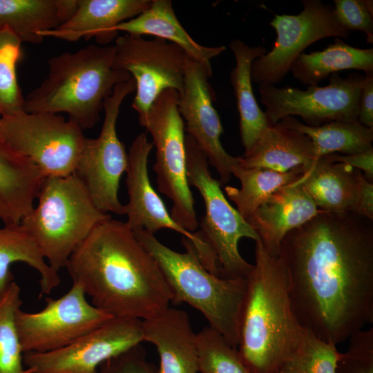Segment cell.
<instances>
[{
    "mask_svg": "<svg viewBox=\"0 0 373 373\" xmlns=\"http://www.w3.org/2000/svg\"><path fill=\"white\" fill-rule=\"evenodd\" d=\"M279 122L300 131L311 140L316 160L332 153L354 154L372 148L373 128L364 126L358 120L332 121L310 126L287 116Z\"/></svg>",
    "mask_w": 373,
    "mask_h": 373,
    "instance_id": "f1b7e54d",
    "label": "cell"
},
{
    "mask_svg": "<svg viewBox=\"0 0 373 373\" xmlns=\"http://www.w3.org/2000/svg\"><path fill=\"white\" fill-rule=\"evenodd\" d=\"M325 157L332 162L347 164L360 170L368 181L373 182V147L354 154L332 153Z\"/></svg>",
    "mask_w": 373,
    "mask_h": 373,
    "instance_id": "74e56055",
    "label": "cell"
},
{
    "mask_svg": "<svg viewBox=\"0 0 373 373\" xmlns=\"http://www.w3.org/2000/svg\"><path fill=\"white\" fill-rule=\"evenodd\" d=\"M365 75L352 74L343 78L337 73L329 76L325 86L278 88L259 84L260 102L269 126L287 116L297 115L310 126L332 121L358 120V102Z\"/></svg>",
    "mask_w": 373,
    "mask_h": 373,
    "instance_id": "8fae6325",
    "label": "cell"
},
{
    "mask_svg": "<svg viewBox=\"0 0 373 373\" xmlns=\"http://www.w3.org/2000/svg\"><path fill=\"white\" fill-rule=\"evenodd\" d=\"M45 178L30 160L0 140V220L19 224L34 207Z\"/></svg>",
    "mask_w": 373,
    "mask_h": 373,
    "instance_id": "44dd1931",
    "label": "cell"
},
{
    "mask_svg": "<svg viewBox=\"0 0 373 373\" xmlns=\"http://www.w3.org/2000/svg\"><path fill=\"white\" fill-rule=\"evenodd\" d=\"M21 289L13 280L0 291V373H27L15 324L21 308Z\"/></svg>",
    "mask_w": 373,
    "mask_h": 373,
    "instance_id": "4dcf8cb0",
    "label": "cell"
},
{
    "mask_svg": "<svg viewBox=\"0 0 373 373\" xmlns=\"http://www.w3.org/2000/svg\"><path fill=\"white\" fill-rule=\"evenodd\" d=\"M77 0H0V26L22 42L39 44L41 32L54 30L74 13Z\"/></svg>",
    "mask_w": 373,
    "mask_h": 373,
    "instance_id": "484cf974",
    "label": "cell"
},
{
    "mask_svg": "<svg viewBox=\"0 0 373 373\" xmlns=\"http://www.w3.org/2000/svg\"><path fill=\"white\" fill-rule=\"evenodd\" d=\"M153 146L146 134L141 133L129 148L126 171L128 202L124 205L126 224L133 232L145 230L154 234L162 229H169L182 234L192 242L204 267L211 274L220 276L217 258L211 248L198 231H189L172 218L151 186L148 160Z\"/></svg>",
    "mask_w": 373,
    "mask_h": 373,
    "instance_id": "2e32d148",
    "label": "cell"
},
{
    "mask_svg": "<svg viewBox=\"0 0 373 373\" xmlns=\"http://www.w3.org/2000/svg\"><path fill=\"white\" fill-rule=\"evenodd\" d=\"M86 139L83 130L61 114L0 116V140L30 160L45 178L75 173Z\"/></svg>",
    "mask_w": 373,
    "mask_h": 373,
    "instance_id": "9c48e42d",
    "label": "cell"
},
{
    "mask_svg": "<svg viewBox=\"0 0 373 373\" xmlns=\"http://www.w3.org/2000/svg\"><path fill=\"white\" fill-rule=\"evenodd\" d=\"M211 76L200 63L188 57L178 111L185 121L187 134L203 151L209 164L218 173L220 184L224 185L231 179L238 157L229 155L221 144L223 128L213 105L215 95L208 81Z\"/></svg>",
    "mask_w": 373,
    "mask_h": 373,
    "instance_id": "e0dca14e",
    "label": "cell"
},
{
    "mask_svg": "<svg viewBox=\"0 0 373 373\" xmlns=\"http://www.w3.org/2000/svg\"><path fill=\"white\" fill-rule=\"evenodd\" d=\"M320 210L298 181L273 194L246 219L265 248L279 256L285 236L309 221Z\"/></svg>",
    "mask_w": 373,
    "mask_h": 373,
    "instance_id": "ffe728a7",
    "label": "cell"
},
{
    "mask_svg": "<svg viewBox=\"0 0 373 373\" xmlns=\"http://www.w3.org/2000/svg\"><path fill=\"white\" fill-rule=\"evenodd\" d=\"M356 169L321 157L298 180L320 211L353 212L357 200Z\"/></svg>",
    "mask_w": 373,
    "mask_h": 373,
    "instance_id": "d4e9b609",
    "label": "cell"
},
{
    "mask_svg": "<svg viewBox=\"0 0 373 373\" xmlns=\"http://www.w3.org/2000/svg\"><path fill=\"white\" fill-rule=\"evenodd\" d=\"M298 15H275L270 26L276 39L272 49L256 59L251 67V82L274 85L289 72L295 59L312 44L327 37L347 39L350 32L338 23L333 6L320 0H303Z\"/></svg>",
    "mask_w": 373,
    "mask_h": 373,
    "instance_id": "5bb4252c",
    "label": "cell"
},
{
    "mask_svg": "<svg viewBox=\"0 0 373 373\" xmlns=\"http://www.w3.org/2000/svg\"><path fill=\"white\" fill-rule=\"evenodd\" d=\"M179 93L163 91L140 122L153 138L158 191L173 202L172 218L182 227L195 232L199 227L195 200L188 182L184 120L178 111Z\"/></svg>",
    "mask_w": 373,
    "mask_h": 373,
    "instance_id": "ba28073f",
    "label": "cell"
},
{
    "mask_svg": "<svg viewBox=\"0 0 373 373\" xmlns=\"http://www.w3.org/2000/svg\"><path fill=\"white\" fill-rule=\"evenodd\" d=\"M37 199V205L23 218L20 224L57 273L66 267L72 254L93 229L112 218L97 208L75 173L46 177Z\"/></svg>",
    "mask_w": 373,
    "mask_h": 373,
    "instance_id": "8992f818",
    "label": "cell"
},
{
    "mask_svg": "<svg viewBox=\"0 0 373 373\" xmlns=\"http://www.w3.org/2000/svg\"><path fill=\"white\" fill-rule=\"evenodd\" d=\"M184 142L188 182L198 190L205 206L198 233L214 252L220 277L246 278L253 265L240 255L238 242L243 238L255 242L260 239L226 199L219 181L211 174L206 155L195 140L187 134Z\"/></svg>",
    "mask_w": 373,
    "mask_h": 373,
    "instance_id": "52a82bcc",
    "label": "cell"
},
{
    "mask_svg": "<svg viewBox=\"0 0 373 373\" xmlns=\"http://www.w3.org/2000/svg\"><path fill=\"white\" fill-rule=\"evenodd\" d=\"M17 262L27 264L39 273L41 295L49 294L59 285V274L50 267L20 223L3 224L0 227V291L14 280L10 266Z\"/></svg>",
    "mask_w": 373,
    "mask_h": 373,
    "instance_id": "83f0119b",
    "label": "cell"
},
{
    "mask_svg": "<svg viewBox=\"0 0 373 373\" xmlns=\"http://www.w3.org/2000/svg\"><path fill=\"white\" fill-rule=\"evenodd\" d=\"M357 200L354 213L373 220V182L368 181L363 173L356 169Z\"/></svg>",
    "mask_w": 373,
    "mask_h": 373,
    "instance_id": "f35d334b",
    "label": "cell"
},
{
    "mask_svg": "<svg viewBox=\"0 0 373 373\" xmlns=\"http://www.w3.org/2000/svg\"><path fill=\"white\" fill-rule=\"evenodd\" d=\"M357 119L364 126L373 128V73L365 75Z\"/></svg>",
    "mask_w": 373,
    "mask_h": 373,
    "instance_id": "ab89813d",
    "label": "cell"
},
{
    "mask_svg": "<svg viewBox=\"0 0 373 373\" xmlns=\"http://www.w3.org/2000/svg\"><path fill=\"white\" fill-rule=\"evenodd\" d=\"M334 12L338 23L347 31L365 33L368 44L373 43V1L334 0Z\"/></svg>",
    "mask_w": 373,
    "mask_h": 373,
    "instance_id": "d590c367",
    "label": "cell"
},
{
    "mask_svg": "<svg viewBox=\"0 0 373 373\" xmlns=\"http://www.w3.org/2000/svg\"><path fill=\"white\" fill-rule=\"evenodd\" d=\"M21 43L8 27L0 26V116L23 111L24 97L16 73L22 55Z\"/></svg>",
    "mask_w": 373,
    "mask_h": 373,
    "instance_id": "1f68e13d",
    "label": "cell"
},
{
    "mask_svg": "<svg viewBox=\"0 0 373 373\" xmlns=\"http://www.w3.org/2000/svg\"><path fill=\"white\" fill-rule=\"evenodd\" d=\"M135 82L116 85L104 102V119L99 136L86 137L75 173L86 187L94 204L103 213L124 215L118 198L122 174L128 166V153L117 134L116 124L123 100L135 91Z\"/></svg>",
    "mask_w": 373,
    "mask_h": 373,
    "instance_id": "30bf717a",
    "label": "cell"
},
{
    "mask_svg": "<svg viewBox=\"0 0 373 373\" xmlns=\"http://www.w3.org/2000/svg\"><path fill=\"white\" fill-rule=\"evenodd\" d=\"M143 341L141 320L112 317L61 349L24 353L23 361L35 373H98L104 361Z\"/></svg>",
    "mask_w": 373,
    "mask_h": 373,
    "instance_id": "9a60e30c",
    "label": "cell"
},
{
    "mask_svg": "<svg viewBox=\"0 0 373 373\" xmlns=\"http://www.w3.org/2000/svg\"><path fill=\"white\" fill-rule=\"evenodd\" d=\"M347 350L340 354L336 373H373V327L350 338Z\"/></svg>",
    "mask_w": 373,
    "mask_h": 373,
    "instance_id": "e575fe53",
    "label": "cell"
},
{
    "mask_svg": "<svg viewBox=\"0 0 373 373\" xmlns=\"http://www.w3.org/2000/svg\"><path fill=\"white\" fill-rule=\"evenodd\" d=\"M65 268L91 304L112 317L142 321L171 303L157 262L126 222L112 218L93 229Z\"/></svg>",
    "mask_w": 373,
    "mask_h": 373,
    "instance_id": "7a4b0ae2",
    "label": "cell"
},
{
    "mask_svg": "<svg viewBox=\"0 0 373 373\" xmlns=\"http://www.w3.org/2000/svg\"><path fill=\"white\" fill-rule=\"evenodd\" d=\"M291 307L318 338L343 343L373 322V220L320 212L283 238Z\"/></svg>",
    "mask_w": 373,
    "mask_h": 373,
    "instance_id": "6da1fadb",
    "label": "cell"
},
{
    "mask_svg": "<svg viewBox=\"0 0 373 373\" xmlns=\"http://www.w3.org/2000/svg\"><path fill=\"white\" fill-rule=\"evenodd\" d=\"M98 373H157V370L146 359V351L141 343L102 363Z\"/></svg>",
    "mask_w": 373,
    "mask_h": 373,
    "instance_id": "8d00e7d4",
    "label": "cell"
},
{
    "mask_svg": "<svg viewBox=\"0 0 373 373\" xmlns=\"http://www.w3.org/2000/svg\"><path fill=\"white\" fill-rule=\"evenodd\" d=\"M115 30L138 36L153 35L170 41L181 48L211 75V59L226 50L224 46L207 47L196 42L178 21L169 0H152L149 8L136 17L119 23Z\"/></svg>",
    "mask_w": 373,
    "mask_h": 373,
    "instance_id": "7402d4cb",
    "label": "cell"
},
{
    "mask_svg": "<svg viewBox=\"0 0 373 373\" xmlns=\"http://www.w3.org/2000/svg\"><path fill=\"white\" fill-rule=\"evenodd\" d=\"M27 373H35L33 370L30 368H28V372Z\"/></svg>",
    "mask_w": 373,
    "mask_h": 373,
    "instance_id": "60d3db41",
    "label": "cell"
},
{
    "mask_svg": "<svg viewBox=\"0 0 373 373\" xmlns=\"http://www.w3.org/2000/svg\"><path fill=\"white\" fill-rule=\"evenodd\" d=\"M238 352L251 373H278L300 343L305 328L293 311L280 256L256 241L255 263L246 277Z\"/></svg>",
    "mask_w": 373,
    "mask_h": 373,
    "instance_id": "3957f363",
    "label": "cell"
},
{
    "mask_svg": "<svg viewBox=\"0 0 373 373\" xmlns=\"http://www.w3.org/2000/svg\"><path fill=\"white\" fill-rule=\"evenodd\" d=\"M197 349L198 372L251 373L236 347L210 326L197 334Z\"/></svg>",
    "mask_w": 373,
    "mask_h": 373,
    "instance_id": "d6a6232c",
    "label": "cell"
},
{
    "mask_svg": "<svg viewBox=\"0 0 373 373\" xmlns=\"http://www.w3.org/2000/svg\"><path fill=\"white\" fill-rule=\"evenodd\" d=\"M229 48L236 59V66L230 73V82L240 116L243 155H246L269 126L265 112L260 108L254 96L251 79L253 61L263 56L267 50L260 46H249L240 39L231 41Z\"/></svg>",
    "mask_w": 373,
    "mask_h": 373,
    "instance_id": "cb8c5ba5",
    "label": "cell"
},
{
    "mask_svg": "<svg viewBox=\"0 0 373 373\" xmlns=\"http://www.w3.org/2000/svg\"><path fill=\"white\" fill-rule=\"evenodd\" d=\"M348 69L373 73V48H356L335 38L334 44L321 51L299 55L289 71L303 84L314 86L330 75Z\"/></svg>",
    "mask_w": 373,
    "mask_h": 373,
    "instance_id": "4316f807",
    "label": "cell"
},
{
    "mask_svg": "<svg viewBox=\"0 0 373 373\" xmlns=\"http://www.w3.org/2000/svg\"><path fill=\"white\" fill-rule=\"evenodd\" d=\"M336 345L305 329L300 343L285 361L281 371L285 373H336L341 354Z\"/></svg>",
    "mask_w": 373,
    "mask_h": 373,
    "instance_id": "836d02e7",
    "label": "cell"
},
{
    "mask_svg": "<svg viewBox=\"0 0 373 373\" xmlns=\"http://www.w3.org/2000/svg\"><path fill=\"white\" fill-rule=\"evenodd\" d=\"M316 160L311 140L279 122L266 129L249 153L238 157V163L242 167L278 172L309 166Z\"/></svg>",
    "mask_w": 373,
    "mask_h": 373,
    "instance_id": "603a6c76",
    "label": "cell"
},
{
    "mask_svg": "<svg viewBox=\"0 0 373 373\" xmlns=\"http://www.w3.org/2000/svg\"><path fill=\"white\" fill-rule=\"evenodd\" d=\"M114 57V45L95 44L52 57L47 77L24 97L23 111L66 113L82 130L93 128L115 86L132 78L113 67Z\"/></svg>",
    "mask_w": 373,
    "mask_h": 373,
    "instance_id": "277c9868",
    "label": "cell"
},
{
    "mask_svg": "<svg viewBox=\"0 0 373 373\" xmlns=\"http://www.w3.org/2000/svg\"><path fill=\"white\" fill-rule=\"evenodd\" d=\"M111 318L87 300L79 285L73 283L61 297L46 298L39 312L19 309L15 324L23 354L43 353L70 344Z\"/></svg>",
    "mask_w": 373,
    "mask_h": 373,
    "instance_id": "4fadbf2b",
    "label": "cell"
},
{
    "mask_svg": "<svg viewBox=\"0 0 373 373\" xmlns=\"http://www.w3.org/2000/svg\"><path fill=\"white\" fill-rule=\"evenodd\" d=\"M152 0H77L72 16L58 28L41 32L70 42L94 37L106 46L118 37L115 28L146 10Z\"/></svg>",
    "mask_w": 373,
    "mask_h": 373,
    "instance_id": "d6986e66",
    "label": "cell"
},
{
    "mask_svg": "<svg viewBox=\"0 0 373 373\" xmlns=\"http://www.w3.org/2000/svg\"><path fill=\"white\" fill-rule=\"evenodd\" d=\"M113 67L128 72L135 82L133 108L139 121L164 90L182 91L189 56L177 45L155 38L126 34L115 40Z\"/></svg>",
    "mask_w": 373,
    "mask_h": 373,
    "instance_id": "7c38bea8",
    "label": "cell"
},
{
    "mask_svg": "<svg viewBox=\"0 0 373 373\" xmlns=\"http://www.w3.org/2000/svg\"><path fill=\"white\" fill-rule=\"evenodd\" d=\"M144 341L153 344L160 363L157 373H198L197 334L188 314L170 306L142 321Z\"/></svg>",
    "mask_w": 373,
    "mask_h": 373,
    "instance_id": "ac0fdd59",
    "label": "cell"
},
{
    "mask_svg": "<svg viewBox=\"0 0 373 373\" xmlns=\"http://www.w3.org/2000/svg\"><path fill=\"white\" fill-rule=\"evenodd\" d=\"M278 373H285V372H284L283 371H280Z\"/></svg>",
    "mask_w": 373,
    "mask_h": 373,
    "instance_id": "b9f144b4",
    "label": "cell"
},
{
    "mask_svg": "<svg viewBox=\"0 0 373 373\" xmlns=\"http://www.w3.org/2000/svg\"><path fill=\"white\" fill-rule=\"evenodd\" d=\"M157 262L172 294L171 303H186L200 311L209 326L233 347L239 344L240 316L247 288L246 278H225L209 272L188 239L185 252L175 251L145 230L133 232Z\"/></svg>",
    "mask_w": 373,
    "mask_h": 373,
    "instance_id": "5b68a950",
    "label": "cell"
},
{
    "mask_svg": "<svg viewBox=\"0 0 373 373\" xmlns=\"http://www.w3.org/2000/svg\"><path fill=\"white\" fill-rule=\"evenodd\" d=\"M307 166L278 172L267 169L245 168L237 162L232 168V174L239 179L241 188L227 186L224 190L246 220L276 191L297 182Z\"/></svg>",
    "mask_w": 373,
    "mask_h": 373,
    "instance_id": "f546056e",
    "label": "cell"
}]
</instances>
